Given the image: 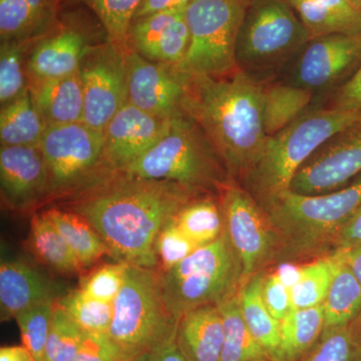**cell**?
Wrapping results in <instances>:
<instances>
[{
	"instance_id": "cell-34",
	"label": "cell",
	"mask_w": 361,
	"mask_h": 361,
	"mask_svg": "<svg viewBox=\"0 0 361 361\" xmlns=\"http://www.w3.org/2000/svg\"><path fill=\"white\" fill-rule=\"evenodd\" d=\"M142 0H59V11L71 4H84L103 26L106 39L118 51H130L129 30Z\"/></svg>"
},
{
	"instance_id": "cell-5",
	"label": "cell",
	"mask_w": 361,
	"mask_h": 361,
	"mask_svg": "<svg viewBox=\"0 0 361 361\" xmlns=\"http://www.w3.org/2000/svg\"><path fill=\"white\" fill-rule=\"evenodd\" d=\"M123 172L218 196L233 180L205 133L186 114L173 118L158 144Z\"/></svg>"
},
{
	"instance_id": "cell-40",
	"label": "cell",
	"mask_w": 361,
	"mask_h": 361,
	"mask_svg": "<svg viewBox=\"0 0 361 361\" xmlns=\"http://www.w3.org/2000/svg\"><path fill=\"white\" fill-rule=\"evenodd\" d=\"M56 299H49L27 308L16 317L23 345L35 361H44L45 345L51 329Z\"/></svg>"
},
{
	"instance_id": "cell-36",
	"label": "cell",
	"mask_w": 361,
	"mask_h": 361,
	"mask_svg": "<svg viewBox=\"0 0 361 361\" xmlns=\"http://www.w3.org/2000/svg\"><path fill=\"white\" fill-rule=\"evenodd\" d=\"M37 39V37H35ZM1 40L0 47V103L16 101L28 92L26 70L28 49L35 39Z\"/></svg>"
},
{
	"instance_id": "cell-49",
	"label": "cell",
	"mask_w": 361,
	"mask_h": 361,
	"mask_svg": "<svg viewBox=\"0 0 361 361\" xmlns=\"http://www.w3.org/2000/svg\"><path fill=\"white\" fill-rule=\"evenodd\" d=\"M336 251L361 284V243L350 248Z\"/></svg>"
},
{
	"instance_id": "cell-54",
	"label": "cell",
	"mask_w": 361,
	"mask_h": 361,
	"mask_svg": "<svg viewBox=\"0 0 361 361\" xmlns=\"http://www.w3.org/2000/svg\"><path fill=\"white\" fill-rule=\"evenodd\" d=\"M265 361H271V360H265Z\"/></svg>"
},
{
	"instance_id": "cell-3",
	"label": "cell",
	"mask_w": 361,
	"mask_h": 361,
	"mask_svg": "<svg viewBox=\"0 0 361 361\" xmlns=\"http://www.w3.org/2000/svg\"><path fill=\"white\" fill-rule=\"evenodd\" d=\"M259 204L276 237V261L290 263L326 256L361 206V175L329 193L305 195L288 190Z\"/></svg>"
},
{
	"instance_id": "cell-16",
	"label": "cell",
	"mask_w": 361,
	"mask_h": 361,
	"mask_svg": "<svg viewBox=\"0 0 361 361\" xmlns=\"http://www.w3.org/2000/svg\"><path fill=\"white\" fill-rule=\"evenodd\" d=\"M361 175V122L334 135L294 176L291 191L329 193Z\"/></svg>"
},
{
	"instance_id": "cell-12",
	"label": "cell",
	"mask_w": 361,
	"mask_h": 361,
	"mask_svg": "<svg viewBox=\"0 0 361 361\" xmlns=\"http://www.w3.org/2000/svg\"><path fill=\"white\" fill-rule=\"evenodd\" d=\"M78 73L84 94L82 122L104 130L128 102L126 56L106 39L90 49Z\"/></svg>"
},
{
	"instance_id": "cell-24",
	"label": "cell",
	"mask_w": 361,
	"mask_h": 361,
	"mask_svg": "<svg viewBox=\"0 0 361 361\" xmlns=\"http://www.w3.org/2000/svg\"><path fill=\"white\" fill-rule=\"evenodd\" d=\"M59 11V0H0V37L35 39L51 25Z\"/></svg>"
},
{
	"instance_id": "cell-23",
	"label": "cell",
	"mask_w": 361,
	"mask_h": 361,
	"mask_svg": "<svg viewBox=\"0 0 361 361\" xmlns=\"http://www.w3.org/2000/svg\"><path fill=\"white\" fill-rule=\"evenodd\" d=\"M311 37L361 33V11L351 0H288Z\"/></svg>"
},
{
	"instance_id": "cell-6",
	"label": "cell",
	"mask_w": 361,
	"mask_h": 361,
	"mask_svg": "<svg viewBox=\"0 0 361 361\" xmlns=\"http://www.w3.org/2000/svg\"><path fill=\"white\" fill-rule=\"evenodd\" d=\"M242 273L238 255L224 230L220 238L199 247L174 267L159 271L169 312L178 322L188 311L218 305L238 293Z\"/></svg>"
},
{
	"instance_id": "cell-44",
	"label": "cell",
	"mask_w": 361,
	"mask_h": 361,
	"mask_svg": "<svg viewBox=\"0 0 361 361\" xmlns=\"http://www.w3.org/2000/svg\"><path fill=\"white\" fill-rule=\"evenodd\" d=\"M71 361H132L108 334H85L77 355Z\"/></svg>"
},
{
	"instance_id": "cell-9",
	"label": "cell",
	"mask_w": 361,
	"mask_h": 361,
	"mask_svg": "<svg viewBox=\"0 0 361 361\" xmlns=\"http://www.w3.org/2000/svg\"><path fill=\"white\" fill-rule=\"evenodd\" d=\"M250 0H193L186 7L190 45L180 70L222 77L239 70L236 45Z\"/></svg>"
},
{
	"instance_id": "cell-17",
	"label": "cell",
	"mask_w": 361,
	"mask_h": 361,
	"mask_svg": "<svg viewBox=\"0 0 361 361\" xmlns=\"http://www.w3.org/2000/svg\"><path fill=\"white\" fill-rule=\"evenodd\" d=\"M172 118H159L127 102L104 130L106 167L123 172L155 147Z\"/></svg>"
},
{
	"instance_id": "cell-25",
	"label": "cell",
	"mask_w": 361,
	"mask_h": 361,
	"mask_svg": "<svg viewBox=\"0 0 361 361\" xmlns=\"http://www.w3.org/2000/svg\"><path fill=\"white\" fill-rule=\"evenodd\" d=\"M330 256L334 262V274L323 303L324 329L349 325L361 312L360 282L338 252H331Z\"/></svg>"
},
{
	"instance_id": "cell-14",
	"label": "cell",
	"mask_w": 361,
	"mask_h": 361,
	"mask_svg": "<svg viewBox=\"0 0 361 361\" xmlns=\"http://www.w3.org/2000/svg\"><path fill=\"white\" fill-rule=\"evenodd\" d=\"M90 28L78 14L56 18L35 39L28 52V80H49L73 75L94 44Z\"/></svg>"
},
{
	"instance_id": "cell-27",
	"label": "cell",
	"mask_w": 361,
	"mask_h": 361,
	"mask_svg": "<svg viewBox=\"0 0 361 361\" xmlns=\"http://www.w3.org/2000/svg\"><path fill=\"white\" fill-rule=\"evenodd\" d=\"M312 90L289 82L264 85L263 121L267 137L281 132L310 110Z\"/></svg>"
},
{
	"instance_id": "cell-31",
	"label": "cell",
	"mask_w": 361,
	"mask_h": 361,
	"mask_svg": "<svg viewBox=\"0 0 361 361\" xmlns=\"http://www.w3.org/2000/svg\"><path fill=\"white\" fill-rule=\"evenodd\" d=\"M28 244L35 257L51 269L65 274H73L84 269L44 211L35 214L30 221Z\"/></svg>"
},
{
	"instance_id": "cell-29",
	"label": "cell",
	"mask_w": 361,
	"mask_h": 361,
	"mask_svg": "<svg viewBox=\"0 0 361 361\" xmlns=\"http://www.w3.org/2000/svg\"><path fill=\"white\" fill-rule=\"evenodd\" d=\"M263 273L254 275L240 288V308L252 336L264 349L269 360L274 361L280 343V322L271 315L263 302Z\"/></svg>"
},
{
	"instance_id": "cell-28",
	"label": "cell",
	"mask_w": 361,
	"mask_h": 361,
	"mask_svg": "<svg viewBox=\"0 0 361 361\" xmlns=\"http://www.w3.org/2000/svg\"><path fill=\"white\" fill-rule=\"evenodd\" d=\"M44 212L65 238L84 269L94 265L103 256L111 255L99 233L82 216L56 207Z\"/></svg>"
},
{
	"instance_id": "cell-26",
	"label": "cell",
	"mask_w": 361,
	"mask_h": 361,
	"mask_svg": "<svg viewBox=\"0 0 361 361\" xmlns=\"http://www.w3.org/2000/svg\"><path fill=\"white\" fill-rule=\"evenodd\" d=\"M323 330V305L292 310L280 322V343L274 361L302 360L322 336Z\"/></svg>"
},
{
	"instance_id": "cell-51",
	"label": "cell",
	"mask_w": 361,
	"mask_h": 361,
	"mask_svg": "<svg viewBox=\"0 0 361 361\" xmlns=\"http://www.w3.org/2000/svg\"><path fill=\"white\" fill-rule=\"evenodd\" d=\"M351 326H353V330H355V336L357 337L358 341H360L361 344V312L360 314L357 316V318L353 322L350 323Z\"/></svg>"
},
{
	"instance_id": "cell-21",
	"label": "cell",
	"mask_w": 361,
	"mask_h": 361,
	"mask_svg": "<svg viewBox=\"0 0 361 361\" xmlns=\"http://www.w3.org/2000/svg\"><path fill=\"white\" fill-rule=\"evenodd\" d=\"M28 82L33 104L47 128L82 122L84 94L78 71L66 77Z\"/></svg>"
},
{
	"instance_id": "cell-1",
	"label": "cell",
	"mask_w": 361,
	"mask_h": 361,
	"mask_svg": "<svg viewBox=\"0 0 361 361\" xmlns=\"http://www.w3.org/2000/svg\"><path fill=\"white\" fill-rule=\"evenodd\" d=\"M202 194L177 183L109 170L61 201L94 228L118 262L157 269L161 229Z\"/></svg>"
},
{
	"instance_id": "cell-42",
	"label": "cell",
	"mask_w": 361,
	"mask_h": 361,
	"mask_svg": "<svg viewBox=\"0 0 361 361\" xmlns=\"http://www.w3.org/2000/svg\"><path fill=\"white\" fill-rule=\"evenodd\" d=\"M128 265L116 262L97 268L82 282L80 291L89 298L113 303L125 283Z\"/></svg>"
},
{
	"instance_id": "cell-30",
	"label": "cell",
	"mask_w": 361,
	"mask_h": 361,
	"mask_svg": "<svg viewBox=\"0 0 361 361\" xmlns=\"http://www.w3.org/2000/svg\"><path fill=\"white\" fill-rule=\"evenodd\" d=\"M47 126L33 104L30 90L0 111V142L7 147H39Z\"/></svg>"
},
{
	"instance_id": "cell-7",
	"label": "cell",
	"mask_w": 361,
	"mask_h": 361,
	"mask_svg": "<svg viewBox=\"0 0 361 361\" xmlns=\"http://www.w3.org/2000/svg\"><path fill=\"white\" fill-rule=\"evenodd\" d=\"M310 39L288 0H250L237 39V66L262 82L294 59Z\"/></svg>"
},
{
	"instance_id": "cell-46",
	"label": "cell",
	"mask_w": 361,
	"mask_h": 361,
	"mask_svg": "<svg viewBox=\"0 0 361 361\" xmlns=\"http://www.w3.org/2000/svg\"><path fill=\"white\" fill-rule=\"evenodd\" d=\"M361 243V206L348 221L334 241V251L350 248ZM332 251V252H334Z\"/></svg>"
},
{
	"instance_id": "cell-33",
	"label": "cell",
	"mask_w": 361,
	"mask_h": 361,
	"mask_svg": "<svg viewBox=\"0 0 361 361\" xmlns=\"http://www.w3.org/2000/svg\"><path fill=\"white\" fill-rule=\"evenodd\" d=\"M176 223L199 247L212 243L222 236L225 225L218 195L195 197L176 215Z\"/></svg>"
},
{
	"instance_id": "cell-50",
	"label": "cell",
	"mask_w": 361,
	"mask_h": 361,
	"mask_svg": "<svg viewBox=\"0 0 361 361\" xmlns=\"http://www.w3.org/2000/svg\"><path fill=\"white\" fill-rule=\"evenodd\" d=\"M0 361H35L23 345L4 346L0 349Z\"/></svg>"
},
{
	"instance_id": "cell-52",
	"label": "cell",
	"mask_w": 361,
	"mask_h": 361,
	"mask_svg": "<svg viewBox=\"0 0 361 361\" xmlns=\"http://www.w3.org/2000/svg\"><path fill=\"white\" fill-rule=\"evenodd\" d=\"M147 355H148V353L141 356H137V357H135V360H133L132 361H147Z\"/></svg>"
},
{
	"instance_id": "cell-18",
	"label": "cell",
	"mask_w": 361,
	"mask_h": 361,
	"mask_svg": "<svg viewBox=\"0 0 361 361\" xmlns=\"http://www.w3.org/2000/svg\"><path fill=\"white\" fill-rule=\"evenodd\" d=\"M0 188L2 203L16 212L49 202V179L39 147L0 148Z\"/></svg>"
},
{
	"instance_id": "cell-10",
	"label": "cell",
	"mask_w": 361,
	"mask_h": 361,
	"mask_svg": "<svg viewBox=\"0 0 361 361\" xmlns=\"http://www.w3.org/2000/svg\"><path fill=\"white\" fill-rule=\"evenodd\" d=\"M104 130L84 122L52 126L39 148L49 179V202L63 200L110 170L104 164Z\"/></svg>"
},
{
	"instance_id": "cell-35",
	"label": "cell",
	"mask_w": 361,
	"mask_h": 361,
	"mask_svg": "<svg viewBox=\"0 0 361 361\" xmlns=\"http://www.w3.org/2000/svg\"><path fill=\"white\" fill-rule=\"evenodd\" d=\"M332 274L334 262L330 254L299 267L290 284L293 310L323 305L329 294Z\"/></svg>"
},
{
	"instance_id": "cell-48",
	"label": "cell",
	"mask_w": 361,
	"mask_h": 361,
	"mask_svg": "<svg viewBox=\"0 0 361 361\" xmlns=\"http://www.w3.org/2000/svg\"><path fill=\"white\" fill-rule=\"evenodd\" d=\"M193 0H142L134 14L133 21L163 11L186 8Z\"/></svg>"
},
{
	"instance_id": "cell-22",
	"label": "cell",
	"mask_w": 361,
	"mask_h": 361,
	"mask_svg": "<svg viewBox=\"0 0 361 361\" xmlns=\"http://www.w3.org/2000/svg\"><path fill=\"white\" fill-rule=\"evenodd\" d=\"M176 339L188 361L219 360L224 324L218 306H201L180 316Z\"/></svg>"
},
{
	"instance_id": "cell-11",
	"label": "cell",
	"mask_w": 361,
	"mask_h": 361,
	"mask_svg": "<svg viewBox=\"0 0 361 361\" xmlns=\"http://www.w3.org/2000/svg\"><path fill=\"white\" fill-rule=\"evenodd\" d=\"M225 231L242 264V286L276 260L277 240L259 202L232 180L221 192Z\"/></svg>"
},
{
	"instance_id": "cell-43",
	"label": "cell",
	"mask_w": 361,
	"mask_h": 361,
	"mask_svg": "<svg viewBox=\"0 0 361 361\" xmlns=\"http://www.w3.org/2000/svg\"><path fill=\"white\" fill-rule=\"evenodd\" d=\"M261 295L271 315L278 322H282L293 310L290 286L279 271L263 275Z\"/></svg>"
},
{
	"instance_id": "cell-41",
	"label": "cell",
	"mask_w": 361,
	"mask_h": 361,
	"mask_svg": "<svg viewBox=\"0 0 361 361\" xmlns=\"http://www.w3.org/2000/svg\"><path fill=\"white\" fill-rule=\"evenodd\" d=\"M198 248L199 246L180 229L174 218L166 224L157 238V269L160 272L171 269Z\"/></svg>"
},
{
	"instance_id": "cell-53",
	"label": "cell",
	"mask_w": 361,
	"mask_h": 361,
	"mask_svg": "<svg viewBox=\"0 0 361 361\" xmlns=\"http://www.w3.org/2000/svg\"><path fill=\"white\" fill-rule=\"evenodd\" d=\"M351 1H353V4L361 11V0H351Z\"/></svg>"
},
{
	"instance_id": "cell-20",
	"label": "cell",
	"mask_w": 361,
	"mask_h": 361,
	"mask_svg": "<svg viewBox=\"0 0 361 361\" xmlns=\"http://www.w3.org/2000/svg\"><path fill=\"white\" fill-rule=\"evenodd\" d=\"M56 299L51 280L20 260L2 261L0 266L1 322L14 318L35 304Z\"/></svg>"
},
{
	"instance_id": "cell-47",
	"label": "cell",
	"mask_w": 361,
	"mask_h": 361,
	"mask_svg": "<svg viewBox=\"0 0 361 361\" xmlns=\"http://www.w3.org/2000/svg\"><path fill=\"white\" fill-rule=\"evenodd\" d=\"M176 329L149 351L147 361H188L178 346Z\"/></svg>"
},
{
	"instance_id": "cell-38",
	"label": "cell",
	"mask_w": 361,
	"mask_h": 361,
	"mask_svg": "<svg viewBox=\"0 0 361 361\" xmlns=\"http://www.w3.org/2000/svg\"><path fill=\"white\" fill-rule=\"evenodd\" d=\"M58 302L87 334H108L113 319V303L89 298L80 289L59 298Z\"/></svg>"
},
{
	"instance_id": "cell-4",
	"label": "cell",
	"mask_w": 361,
	"mask_h": 361,
	"mask_svg": "<svg viewBox=\"0 0 361 361\" xmlns=\"http://www.w3.org/2000/svg\"><path fill=\"white\" fill-rule=\"evenodd\" d=\"M358 122L360 111L311 109L281 132L268 137L242 186L259 203L288 191L296 173L325 142Z\"/></svg>"
},
{
	"instance_id": "cell-15",
	"label": "cell",
	"mask_w": 361,
	"mask_h": 361,
	"mask_svg": "<svg viewBox=\"0 0 361 361\" xmlns=\"http://www.w3.org/2000/svg\"><path fill=\"white\" fill-rule=\"evenodd\" d=\"M126 59L129 103L159 118L185 114L183 106L191 75L177 65L149 61L133 49Z\"/></svg>"
},
{
	"instance_id": "cell-2",
	"label": "cell",
	"mask_w": 361,
	"mask_h": 361,
	"mask_svg": "<svg viewBox=\"0 0 361 361\" xmlns=\"http://www.w3.org/2000/svg\"><path fill=\"white\" fill-rule=\"evenodd\" d=\"M263 99L264 84L240 70L222 77L190 78L183 110L205 133L239 184L257 163L268 139Z\"/></svg>"
},
{
	"instance_id": "cell-39",
	"label": "cell",
	"mask_w": 361,
	"mask_h": 361,
	"mask_svg": "<svg viewBox=\"0 0 361 361\" xmlns=\"http://www.w3.org/2000/svg\"><path fill=\"white\" fill-rule=\"evenodd\" d=\"M299 361H361V344L351 324L330 327Z\"/></svg>"
},
{
	"instance_id": "cell-8",
	"label": "cell",
	"mask_w": 361,
	"mask_h": 361,
	"mask_svg": "<svg viewBox=\"0 0 361 361\" xmlns=\"http://www.w3.org/2000/svg\"><path fill=\"white\" fill-rule=\"evenodd\" d=\"M113 306L108 334L132 360L148 353L177 326L164 301L158 269L128 265Z\"/></svg>"
},
{
	"instance_id": "cell-32",
	"label": "cell",
	"mask_w": 361,
	"mask_h": 361,
	"mask_svg": "<svg viewBox=\"0 0 361 361\" xmlns=\"http://www.w3.org/2000/svg\"><path fill=\"white\" fill-rule=\"evenodd\" d=\"M217 306L224 324V341L218 361L270 360L247 326L240 308L239 292Z\"/></svg>"
},
{
	"instance_id": "cell-45",
	"label": "cell",
	"mask_w": 361,
	"mask_h": 361,
	"mask_svg": "<svg viewBox=\"0 0 361 361\" xmlns=\"http://www.w3.org/2000/svg\"><path fill=\"white\" fill-rule=\"evenodd\" d=\"M327 106L361 113V66L336 90Z\"/></svg>"
},
{
	"instance_id": "cell-37",
	"label": "cell",
	"mask_w": 361,
	"mask_h": 361,
	"mask_svg": "<svg viewBox=\"0 0 361 361\" xmlns=\"http://www.w3.org/2000/svg\"><path fill=\"white\" fill-rule=\"evenodd\" d=\"M84 330L59 305L56 299L44 361H71L84 341Z\"/></svg>"
},
{
	"instance_id": "cell-13",
	"label": "cell",
	"mask_w": 361,
	"mask_h": 361,
	"mask_svg": "<svg viewBox=\"0 0 361 361\" xmlns=\"http://www.w3.org/2000/svg\"><path fill=\"white\" fill-rule=\"evenodd\" d=\"M361 66V33L311 37L295 56L286 82L317 92L353 75Z\"/></svg>"
},
{
	"instance_id": "cell-19",
	"label": "cell",
	"mask_w": 361,
	"mask_h": 361,
	"mask_svg": "<svg viewBox=\"0 0 361 361\" xmlns=\"http://www.w3.org/2000/svg\"><path fill=\"white\" fill-rule=\"evenodd\" d=\"M130 49L145 59L179 66L190 45L186 8L163 11L132 21Z\"/></svg>"
}]
</instances>
